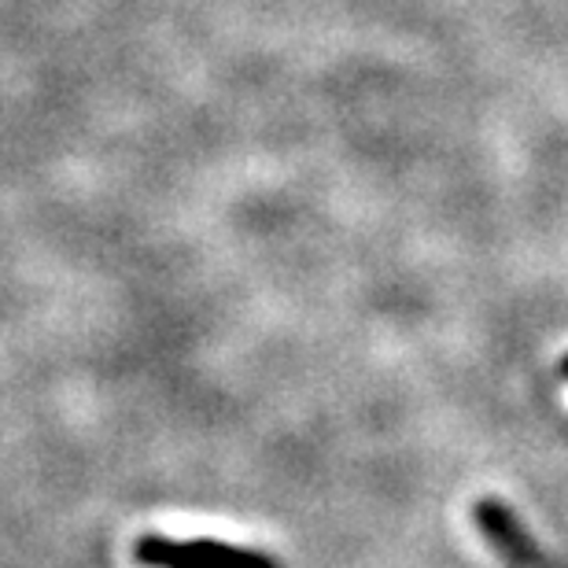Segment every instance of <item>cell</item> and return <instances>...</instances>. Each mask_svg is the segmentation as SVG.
I'll return each instance as SVG.
<instances>
[{"label": "cell", "instance_id": "cell-2", "mask_svg": "<svg viewBox=\"0 0 568 568\" xmlns=\"http://www.w3.org/2000/svg\"><path fill=\"white\" fill-rule=\"evenodd\" d=\"M473 517H476L480 536L514 568H550L547 554L539 550V542L528 536L525 525L514 517V509H509L503 498H480Z\"/></svg>", "mask_w": 568, "mask_h": 568}, {"label": "cell", "instance_id": "cell-1", "mask_svg": "<svg viewBox=\"0 0 568 568\" xmlns=\"http://www.w3.org/2000/svg\"><path fill=\"white\" fill-rule=\"evenodd\" d=\"M133 554H138V565L144 568H277L270 554L230 547V542L214 539L144 536Z\"/></svg>", "mask_w": 568, "mask_h": 568}]
</instances>
